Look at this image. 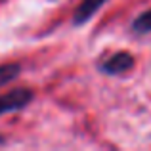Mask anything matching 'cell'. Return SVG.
Instances as JSON below:
<instances>
[{
    "label": "cell",
    "mask_w": 151,
    "mask_h": 151,
    "mask_svg": "<svg viewBox=\"0 0 151 151\" xmlns=\"http://www.w3.org/2000/svg\"><path fill=\"white\" fill-rule=\"evenodd\" d=\"M33 98H35L33 92L27 88H17V90H12L8 94H2L0 96V115L23 109L25 105H29L33 101Z\"/></svg>",
    "instance_id": "obj_1"
},
{
    "label": "cell",
    "mask_w": 151,
    "mask_h": 151,
    "mask_svg": "<svg viewBox=\"0 0 151 151\" xmlns=\"http://www.w3.org/2000/svg\"><path fill=\"white\" fill-rule=\"evenodd\" d=\"M134 67V58L128 52H119V54L111 55L105 63L101 65V69L109 75H122L126 71H130Z\"/></svg>",
    "instance_id": "obj_2"
},
{
    "label": "cell",
    "mask_w": 151,
    "mask_h": 151,
    "mask_svg": "<svg viewBox=\"0 0 151 151\" xmlns=\"http://www.w3.org/2000/svg\"><path fill=\"white\" fill-rule=\"evenodd\" d=\"M105 2H107V0H82V2L78 4V8L75 10L73 23H75V25H82V23H86L88 19L94 17V14H96Z\"/></svg>",
    "instance_id": "obj_3"
},
{
    "label": "cell",
    "mask_w": 151,
    "mask_h": 151,
    "mask_svg": "<svg viewBox=\"0 0 151 151\" xmlns=\"http://www.w3.org/2000/svg\"><path fill=\"white\" fill-rule=\"evenodd\" d=\"M19 69L21 67L17 63H6V65H0V88L6 86L8 82H12L15 77L19 75Z\"/></svg>",
    "instance_id": "obj_4"
},
{
    "label": "cell",
    "mask_w": 151,
    "mask_h": 151,
    "mask_svg": "<svg viewBox=\"0 0 151 151\" xmlns=\"http://www.w3.org/2000/svg\"><path fill=\"white\" fill-rule=\"evenodd\" d=\"M132 27H134L136 33H151V10L144 12V14L132 23Z\"/></svg>",
    "instance_id": "obj_5"
},
{
    "label": "cell",
    "mask_w": 151,
    "mask_h": 151,
    "mask_svg": "<svg viewBox=\"0 0 151 151\" xmlns=\"http://www.w3.org/2000/svg\"><path fill=\"white\" fill-rule=\"evenodd\" d=\"M2 144H4V138H2V136H0V145H2Z\"/></svg>",
    "instance_id": "obj_6"
}]
</instances>
